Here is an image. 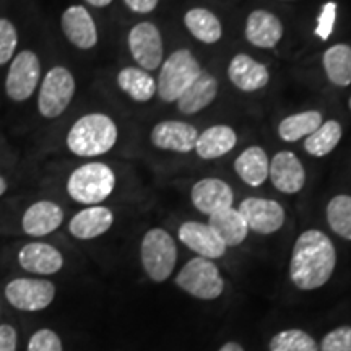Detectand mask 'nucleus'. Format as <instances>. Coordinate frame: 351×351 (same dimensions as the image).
<instances>
[{
    "label": "nucleus",
    "mask_w": 351,
    "mask_h": 351,
    "mask_svg": "<svg viewBox=\"0 0 351 351\" xmlns=\"http://www.w3.org/2000/svg\"><path fill=\"white\" fill-rule=\"evenodd\" d=\"M337 265L335 245L326 232L307 230L293 247L289 276L296 288L311 291L324 287L332 278Z\"/></svg>",
    "instance_id": "obj_1"
},
{
    "label": "nucleus",
    "mask_w": 351,
    "mask_h": 351,
    "mask_svg": "<svg viewBox=\"0 0 351 351\" xmlns=\"http://www.w3.org/2000/svg\"><path fill=\"white\" fill-rule=\"evenodd\" d=\"M119 137L116 122L103 112H91L82 116L70 127L67 147L73 155L82 158L101 156L109 150Z\"/></svg>",
    "instance_id": "obj_2"
},
{
    "label": "nucleus",
    "mask_w": 351,
    "mask_h": 351,
    "mask_svg": "<svg viewBox=\"0 0 351 351\" xmlns=\"http://www.w3.org/2000/svg\"><path fill=\"white\" fill-rule=\"evenodd\" d=\"M116 174L111 166L99 161L85 163L69 176L67 192L77 204L91 207L104 202L116 189Z\"/></svg>",
    "instance_id": "obj_3"
},
{
    "label": "nucleus",
    "mask_w": 351,
    "mask_h": 351,
    "mask_svg": "<svg viewBox=\"0 0 351 351\" xmlns=\"http://www.w3.org/2000/svg\"><path fill=\"white\" fill-rule=\"evenodd\" d=\"M202 67L194 54L187 49H178L163 60L160 78L156 82V93L165 103H176L200 75Z\"/></svg>",
    "instance_id": "obj_4"
},
{
    "label": "nucleus",
    "mask_w": 351,
    "mask_h": 351,
    "mask_svg": "<svg viewBox=\"0 0 351 351\" xmlns=\"http://www.w3.org/2000/svg\"><path fill=\"white\" fill-rule=\"evenodd\" d=\"M140 258L145 274L153 282H166L173 274L176 262H178V247L173 236L161 228L145 232L142 245H140Z\"/></svg>",
    "instance_id": "obj_5"
},
{
    "label": "nucleus",
    "mask_w": 351,
    "mask_h": 351,
    "mask_svg": "<svg viewBox=\"0 0 351 351\" xmlns=\"http://www.w3.org/2000/svg\"><path fill=\"white\" fill-rule=\"evenodd\" d=\"M176 285L187 295L204 301L217 300L225 291V280L219 275L218 267L204 257L189 261L176 276Z\"/></svg>",
    "instance_id": "obj_6"
},
{
    "label": "nucleus",
    "mask_w": 351,
    "mask_h": 351,
    "mask_svg": "<svg viewBox=\"0 0 351 351\" xmlns=\"http://www.w3.org/2000/svg\"><path fill=\"white\" fill-rule=\"evenodd\" d=\"M75 78L69 69L52 67L43 78L38 96V111L46 119L62 116L75 95Z\"/></svg>",
    "instance_id": "obj_7"
},
{
    "label": "nucleus",
    "mask_w": 351,
    "mask_h": 351,
    "mask_svg": "<svg viewBox=\"0 0 351 351\" xmlns=\"http://www.w3.org/2000/svg\"><path fill=\"white\" fill-rule=\"evenodd\" d=\"M41 78V62L33 51H21L13 57L5 78V93L12 101L23 103L36 91Z\"/></svg>",
    "instance_id": "obj_8"
},
{
    "label": "nucleus",
    "mask_w": 351,
    "mask_h": 351,
    "mask_svg": "<svg viewBox=\"0 0 351 351\" xmlns=\"http://www.w3.org/2000/svg\"><path fill=\"white\" fill-rule=\"evenodd\" d=\"M127 44H129L132 57L140 69L152 72L163 64V38H161L156 25L150 23V21H142V23L135 25L130 29Z\"/></svg>",
    "instance_id": "obj_9"
},
{
    "label": "nucleus",
    "mask_w": 351,
    "mask_h": 351,
    "mask_svg": "<svg viewBox=\"0 0 351 351\" xmlns=\"http://www.w3.org/2000/svg\"><path fill=\"white\" fill-rule=\"evenodd\" d=\"M5 298L19 311H43L54 301L56 287L49 280L16 278L5 287Z\"/></svg>",
    "instance_id": "obj_10"
},
{
    "label": "nucleus",
    "mask_w": 351,
    "mask_h": 351,
    "mask_svg": "<svg viewBox=\"0 0 351 351\" xmlns=\"http://www.w3.org/2000/svg\"><path fill=\"white\" fill-rule=\"evenodd\" d=\"M239 213L243 215L249 231L257 234H274L285 225V208L278 202L262 197H249L239 204Z\"/></svg>",
    "instance_id": "obj_11"
},
{
    "label": "nucleus",
    "mask_w": 351,
    "mask_h": 351,
    "mask_svg": "<svg viewBox=\"0 0 351 351\" xmlns=\"http://www.w3.org/2000/svg\"><path fill=\"white\" fill-rule=\"evenodd\" d=\"M199 132L192 124L182 121H163L153 127L150 140L156 148L174 153H191L195 150Z\"/></svg>",
    "instance_id": "obj_12"
},
{
    "label": "nucleus",
    "mask_w": 351,
    "mask_h": 351,
    "mask_svg": "<svg viewBox=\"0 0 351 351\" xmlns=\"http://www.w3.org/2000/svg\"><path fill=\"white\" fill-rule=\"evenodd\" d=\"M179 241L184 245H187L191 251H194L199 257L208 258H219L226 254V244L223 243L221 238L217 234L210 225L200 221H186L179 226L178 231Z\"/></svg>",
    "instance_id": "obj_13"
},
{
    "label": "nucleus",
    "mask_w": 351,
    "mask_h": 351,
    "mask_svg": "<svg viewBox=\"0 0 351 351\" xmlns=\"http://www.w3.org/2000/svg\"><path fill=\"white\" fill-rule=\"evenodd\" d=\"M269 179L276 191L298 194L306 184V169L295 153L283 150L270 160Z\"/></svg>",
    "instance_id": "obj_14"
},
{
    "label": "nucleus",
    "mask_w": 351,
    "mask_h": 351,
    "mask_svg": "<svg viewBox=\"0 0 351 351\" xmlns=\"http://www.w3.org/2000/svg\"><path fill=\"white\" fill-rule=\"evenodd\" d=\"M191 200L194 207L204 215H213L232 207L234 194L228 182L218 178H205L194 184L191 191Z\"/></svg>",
    "instance_id": "obj_15"
},
{
    "label": "nucleus",
    "mask_w": 351,
    "mask_h": 351,
    "mask_svg": "<svg viewBox=\"0 0 351 351\" xmlns=\"http://www.w3.org/2000/svg\"><path fill=\"white\" fill-rule=\"evenodd\" d=\"M60 26L65 38L78 49L88 51L98 44V28L90 12L82 5H72L62 13Z\"/></svg>",
    "instance_id": "obj_16"
},
{
    "label": "nucleus",
    "mask_w": 351,
    "mask_h": 351,
    "mask_svg": "<svg viewBox=\"0 0 351 351\" xmlns=\"http://www.w3.org/2000/svg\"><path fill=\"white\" fill-rule=\"evenodd\" d=\"M228 78L244 93L262 90L270 80L269 69L247 54H238L228 65Z\"/></svg>",
    "instance_id": "obj_17"
},
{
    "label": "nucleus",
    "mask_w": 351,
    "mask_h": 351,
    "mask_svg": "<svg viewBox=\"0 0 351 351\" xmlns=\"http://www.w3.org/2000/svg\"><path fill=\"white\" fill-rule=\"evenodd\" d=\"M64 221V210L51 200L34 202L26 208L21 219V226L26 234L41 238L54 232Z\"/></svg>",
    "instance_id": "obj_18"
},
{
    "label": "nucleus",
    "mask_w": 351,
    "mask_h": 351,
    "mask_svg": "<svg viewBox=\"0 0 351 351\" xmlns=\"http://www.w3.org/2000/svg\"><path fill=\"white\" fill-rule=\"evenodd\" d=\"M245 39L261 49H271L283 38V25L274 13L267 10H254L247 16L244 28Z\"/></svg>",
    "instance_id": "obj_19"
},
{
    "label": "nucleus",
    "mask_w": 351,
    "mask_h": 351,
    "mask_svg": "<svg viewBox=\"0 0 351 351\" xmlns=\"http://www.w3.org/2000/svg\"><path fill=\"white\" fill-rule=\"evenodd\" d=\"M21 269L36 275L57 274L64 267V256L59 249L46 243H29L19 252Z\"/></svg>",
    "instance_id": "obj_20"
},
{
    "label": "nucleus",
    "mask_w": 351,
    "mask_h": 351,
    "mask_svg": "<svg viewBox=\"0 0 351 351\" xmlns=\"http://www.w3.org/2000/svg\"><path fill=\"white\" fill-rule=\"evenodd\" d=\"M114 223V213L103 205H91L83 208L70 219L69 231L77 239H95L109 231Z\"/></svg>",
    "instance_id": "obj_21"
},
{
    "label": "nucleus",
    "mask_w": 351,
    "mask_h": 351,
    "mask_svg": "<svg viewBox=\"0 0 351 351\" xmlns=\"http://www.w3.org/2000/svg\"><path fill=\"white\" fill-rule=\"evenodd\" d=\"M218 95V82L212 73L202 70L195 82L179 96L178 109L186 116H194L213 103Z\"/></svg>",
    "instance_id": "obj_22"
},
{
    "label": "nucleus",
    "mask_w": 351,
    "mask_h": 351,
    "mask_svg": "<svg viewBox=\"0 0 351 351\" xmlns=\"http://www.w3.org/2000/svg\"><path fill=\"white\" fill-rule=\"evenodd\" d=\"M238 143V134L230 125L218 124L205 129L195 143V153L202 160H217L230 153Z\"/></svg>",
    "instance_id": "obj_23"
},
{
    "label": "nucleus",
    "mask_w": 351,
    "mask_h": 351,
    "mask_svg": "<svg viewBox=\"0 0 351 351\" xmlns=\"http://www.w3.org/2000/svg\"><path fill=\"white\" fill-rule=\"evenodd\" d=\"M270 160L261 147H249L236 158L234 171L241 181L251 187H258L269 179Z\"/></svg>",
    "instance_id": "obj_24"
},
{
    "label": "nucleus",
    "mask_w": 351,
    "mask_h": 351,
    "mask_svg": "<svg viewBox=\"0 0 351 351\" xmlns=\"http://www.w3.org/2000/svg\"><path fill=\"white\" fill-rule=\"evenodd\" d=\"M208 218V225L217 231V234L226 244V247H236L247 238L249 228L238 208L230 207L219 210V212L210 215Z\"/></svg>",
    "instance_id": "obj_25"
},
{
    "label": "nucleus",
    "mask_w": 351,
    "mask_h": 351,
    "mask_svg": "<svg viewBox=\"0 0 351 351\" xmlns=\"http://www.w3.org/2000/svg\"><path fill=\"white\" fill-rule=\"evenodd\" d=\"M117 85L137 103H148L156 95V80L140 67L122 69L117 73Z\"/></svg>",
    "instance_id": "obj_26"
},
{
    "label": "nucleus",
    "mask_w": 351,
    "mask_h": 351,
    "mask_svg": "<svg viewBox=\"0 0 351 351\" xmlns=\"http://www.w3.org/2000/svg\"><path fill=\"white\" fill-rule=\"evenodd\" d=\"M184 25L192 36L204 44H215L223 36L221 21L207 8H191L184 16Z\"/></svg>",
    "instance_id": "obj_27"
},
{
    "label": "nucleus",
    "mask_w": 351,
    "mask_h": 351,
    "mask_svg": "<svg viewBox=\"0 0 351 351\" xmlns=\"http://www.w3.org/2000/svg\"><path fill=\"white\" fill-rule=\"evenodd\" d=\"M322 65L326 75L333 85H351V47L348 44H335L324 52Z\"/></svg>",
    "instance_id": "obj_28"
},
{
    "label": "nucleus",
    "mask_w": 351,
    "mask_h": 351,
    "mask_svg": "<svg viewBox=\"0 0 351 351\" xmlns=\"http://www.w3.org/2000/svg\"><path fill=\"white\" fill-rule=\"evenodd\" d=\"M324 117L319 111H304L285 117L278 125V135L283 142H298L309 137L322 125Z\"/></svg>",
    "instance_id": "obj_29"
},
{
    "label": "nucleus",
    "mask_w": 351,
    "mask_h": 351,
    "mask_svg": "<svg viewBox=\"0 0 351 351\" xmlns=\"http://www.w3.org/2000/svg\"><path fill=\"white\" fill-rule=\"evenodd\" d=\"M341 135H343V130L339 121L322 122L317 130L304 138V150L315 158L327 156L340 143Z\"/></svg>",
    "instance_id": "obj_30"
},
{
    "label": "nucleus",
    "mask_w": 351,
    "mask_h": 351,
    "mask_svg": "<svg viewBox=\"0 0 351 351\" xmlns=\"http://www.w3.org/2000/svg\"><path fill=\"white\" fill-rule=\"evenodd\" d=\"M327 223L335 234L351 241V195H335L328 202Z\"/></svg>",
    "instance_id": "obj_31"
},
{
    "label": "nucleus",
    "mask_w": 351,
    "mask_h": 351,
    "mask_svg": "<svg viewBox=\"0 0 351 351\" xmlns=\"http://www.w3.org/2000/svg\"><path fill=\"white\" fill-rule=\"evenodd\" d=\"M270 351H319L317 343L309 333L289 328V330L278 332L269 345Z\"/></svg>",
    "instance_id": "obj_32"
},
{
    "label": "nucleus",
    "mask_w": 351,
    "mask_h": 351,
    "mask_svg": "<svg viewBox=\"0 0 351 351\" xmlns=\"http://www.w3.org/2000/svg\"><path fill=\"white\" fill-rule=\"evenodd\" d=\"M19 46V32L8 19H0V65H5L13 59Z\"/></svg>",
    "instance_id": "obj_33"
},
{
    "label": "nucleus",
    "mask_w": 351,
    "mask_h": 351,
    "mask_svg": "<svg viewBox=\"0 0 351 351\" xmlns=\"http://www.w3.org/2000/svg\"><path fill=\"white\" fill-rule=\"evenodd\" d=\"M320 351H351V327L341 326L324 337Z\"/></svg>",
    "instance_id": "obj_34"
},
{
    "label": "nucleus",
    "mask_w": 351,
    "mask_h": 351,
    "mask_svg": "<svg viewBox=\"0 0 351 351\" xmlns=\"http://www.w3.org/2000/svg\"><path fill=\"white\" fill-rule=\"evenodd\" d=\"M28 351H64L62 341L56 332L49 328H43L38 330L32 337L28 343Z\"/></svg>",
    "instance_id": "obj_35"
},
{
    "label": "nucleus",
    "mask_w": 351,
    "mask_h": 351,
    "mask_svg": "<svg viewBox=\"0 0 351 351\" xmlns=\"http://www.w3.org/2000/svg\"><path fill=\"white\" fill-rule=\"evenodd\" d=\"M335 3H327V5L324 7L322 13H320L317 34H320L322 39H327L328 34L332 32L333 21H335Z\"/></svg>",
    "instance_id": "obj_36"
},
{
    "label": "nucleus",
    "mask_w": 351,
    "mask_h": 351,
    "mask_svg": "<svg viewBox=\"0 0 351 351\" xmlns=\"http://www.w3.org/2000/svg\"><path fill=\"white\" fill-rule=\"evenodd\" d=\"M0 351H16V330L8 324L0 326Z\"/></svg>",
    "instance_id": "obj_37"
},
{
    "label": "nucleus",
    "mask_w": 351,
    "mask_h": 351,
    "mask_svg": "<svg viewBox=\"0 0 351 351\" xmlns=\"http://www.w3.org/2000/svg\"><path fill=\"white\" fill-rule=\"evenodd\" d=\"M124 2L135 13H150L158 5V0H124Z\"/></svg>",
    "instance_id": "obj_38"
},
{
    "label": "nucleus",
    "mask_w": 351,
    "mask_h": 351,
    "mask_svg": "<svg viewBox=\"0 0 351 351\" xmlns=\"http://www.w3.org/2000/svg\"><path fill=\"white\" fill-rule=\"evenodd\" d=\"M218 351H244V348L239 343H236V341H230V343L223 345Z\"/></svg>",
    "instance_id": "obj_39"
},
{
    "label": "nucleus",
    "mask_w": 351,
    "mask_h": 351,
    "mask_svg": "<svg viewBox=\"0 0 351 351\" xmlns=\"http://www.w3.org/2000/svg\"><path fill=\"white\" fill-rule=\"evenodd\" d=\"M86 2L93 7L103 8V7H108L109 3H112V0H86Z\"/></svg>",
    "instance_id": "obj_40"
},
{
    "label": "nucleus",
    "mask_w": 351,
    "mask_h": 351,
    "mask_svg": "<svg viewBox=\"0 0 351 351\" xmlns=\"http://www.w3.org/2000/svg\"><path fill=\"white\" fill-rule=\"evenodd\" d=\"M7 189H8V186H7V181H5V179L2 178V176H0V197H2L3 194H5Z\"/></svg>",
    "instance_id": "obj_41"
},
{
    "label": "nucleus",
    "mask_w": 351,
    "mask_h": 351,
    "mask_svg": "<svg viewBox=\"0 0 351 351\" xmlns=\"http://www.w3.org/2000/svg\"><path fill=\"white\" fill-rule=\"evenodd\" d=\"M348 104H350V109H351V98H350V103Z\"/></svg>",
    "instance_id": "obj_42"
}]
</instances>
